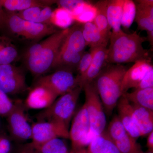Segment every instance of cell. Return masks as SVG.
Masks as SVG:
<instances>
[{
  "label": "cell",
  "instance_id": "21",
  "mask_svg": "<svg viewBox=\"0 0 153 153\" xmlns=\"http://www.w3.org/2000/svg\"><path fill=\"white\" fill-rule=\"evenodd\" d=\"M82 35L86 46L91 48L106 47L109 40L105 38L92 22L82 24Z\"/></svg>",
  "mask_w": 153,
  "mask_h": 153
},
{
  "label": "cell",
  "instance_id": "12",
  "mask_svg": "<svg viewBox=\"0 0 153 153\" xmlns=\"http://www.w3.org/2000/svg\"><path fill=\"white\" fill-rule=\"evenodd\" d=\"M58 97L47 88L35 85L29 92L25 104L30 109L44 110L49 107Z\"/></svg>",
  "mask_w": 153,
  "mask_h": 153
},
{
  "label": "cell",
  "instance_id": "11",
  "mask_svg": "<svg viewBox=\"0 0 153 153\" xmlns=\"http://www.w3.org/2000/svg\"><path fill=\"white\" fill-rule=\"evenodd\" d=\"M151 60H139L127 69L124 76L122 85V92L123 94L129 89L136 87L137 85L151 69H153Z\"/></svg>",
  "mask_w": 153,
  "mask_h": 153
},
{
  "label": "cell",
  "instance_id": "41",
  "mask_svg": "<svg viewBox=\"0 0 153 153\" xmlns=\"http://www.w3.org/2000/svg\"><path fill=\"white\" fill-rule=\"evenodd\" d=\"M147 146L149 149V152H153V131L148 134Z\"/></svg>",
  "mask_w": 153,
  "mask_h": 153
},
{
  "label": "cell",
  "instance_id": "24",
  "mask_svg": "<svg viewBox=\"0 0 153 153\" xmlns=\"http://www.w3.org/2000/svg\"><path fill=\"white\" fill-rule=\"evenodd\" d=\"M123 94L131 104L153 111V88L135 89Z\"/></svg>",
  "mask_w": 153,
  "mask_h": 153
},
{
  "label": "cell",
  "instance_id": "15",
  "mask_svg": "<svg viewBox=\"0 0 153 153\" xmlns=\"http://www.w3.org/2000/svg\"><path fill=\"white\" fill-rule=\"evenodd\" d=\"M86 44L82 30V24H77L69 28V32L60 49L76 53L84 52Z\"/></svg>",
  "mask_w": 153,
  "mask_h": 153
},
{
  "label": "cell",
  "instance_id": "43",
  "mask_svg": "<svg viewBox=\"0 0 153 153\" xmlns=\"http://www.w3.org/2000/svg\"><path fill=\"white\" fill-rule=\"evenodd\" d=\"M69 153H74V152H73V151H71V152H69Z\"/></svg>",
  "mask_w": 153,
  "mask_h": 153
},
{
  "label": "cell",
  "instance_id": "42",
  "mask_svg": "<svg viewBox=\"0 0 153 153\" xmlns=\"http://www.w3.org/2000/svg\"><path fill=\"white\" fill-rule=\"evenodd\" d=\"M20 153H27V152H25V151H23V152H21Z\"/></svg>",
  "mask_w": 153,
  "mask_h": 153
},
{
  "label": "cell",
  "instance_id": "32",
  "mask_svg": "<svg viewBox=\"0 0 153 153\" xmlns=\"http://www.w3.org/2000/svg\"><path fill=\"white\" fill-rule=\"evenodd\" d=\"M88 2L81 0H60L56 1V4L58 7L69 12L73 17L80 14Z\"/></svg>",
  "mask_w": 153,
  "mask_h": 153
},
{
  "label": "cell",
  "instance_id": "16",
  "mask_svg": "<svg viewBox=\"0 0 153 153\" xmlns=\"http://www.w3.org/2000/svg\"><path fill=\"white\" fill-rule=\"evenodd\" d=\"M83 153H121L107 132L94 137Z\"/></svg>",
  "mask_w": 153,
  "mask_h": 153
},
{
  "label": "cell",
  "instance_id": "39",
  "mask_svg": "<svg viewBox=\"0 0 153 153\" xmlns=\"http://www.w3.org/2000/svg\"><path fill=\"white\" fill-rule=\"evenodd\" d=\"M12 149V144L7 137L0 136V153H9Z\"/></svg>",
  "mask_w": 153,
  "mask_h": 153
},
{
  "label": "cell",
  "instance_id": "18",
  "mask_svg": "<svg viewBox=\"0 0 153 153\" xmlns=\"http://www.w3.org/2000/svg\"><path fill=\"white\" fill-rule=\"evenodd\" d=\"M53 11L51 7H35L16 13L25 21L51 25V18Z\"/></svg>",
  "mask_w": 153,
  "mask_h": 153
},
{
  "label": "cell",
  "instance_id": "20",
  "mask_svg": "<svg viewBox=\"0 0 153 153\" xmlns=\"http://www.w3.org/2000/svg\"><path fill=\"white\" fill-rule=\"evenodd\" d=\"M25 152L28 153H69L65 141L57 138L40 145L28 144Z\"/></svg>",
  "mask_w": 153,
  "mask_h": 153
},
{
  "label": "cell",
  "instance_id": "44",
  "mask_svg": "<svg viewBox=\"0 0 153 153\" xmlns=\"http://www.w3.org/2000/svg\"><path fill=\"white\" fill-rule=\"evenodd\" d=\"M146 153H153V152H149H149H146Z\"/></svg>",
  "mask_w": 153,
  "mask_h": 153
},
{
  "label": "cell",
  "instance_id": "31",
  "mask_svg": "<svg viewBox=\"0 0 153 153\" xmlns=\"http://www.w3.org/2000/svg\"><path fill=\"white\" fill-rule=\"evenodd\" d=\"M136 8L134 2L131 0H125L122 16L121 19V26L127 30L130 27L134 21Z\"/></svg>",
  "mask_w": 153,
  "mask_h": 153
},
{
  "label": "cell",
  "instance_id": "9",
  "mask_svg": "<svg viewBox=\"0 0 153 153\" xmlns=\"http://www.w3.org/2000/svg\"><path fill=\"white\" fill-rule=\"evenodd\" d=\"M27 88L22 68L11 64H0V90L7 95L22 93Z\"/></svg>",
  "mask_w": 153,
  "mask_h": 153
},
{
  "label": "cell",
  "instance_id": "5",
  "mask_svg": "<svg viewBox=\"0 0 153 153\" xmlns=\"http://www.w3.org/2000/svg\"><path fill=\"white\" fill-rule=\"evenodd\" d=\"M82 89L85 94L84 104L89 119L91 133L94 137L104 132L106 116L103 105L93 82L85 84Z\"/></svg>",
  "mask_w": 153,
  "mask_h": 153
},
{
  "label": "cell",
  "instance_id": "23",
  "mask_svg": "<svg viewBox=\"0 0 153 153\" xmlns=\"http://www.w3.org/2000/svg\"><path fill=\"white\" fill-rule=\"evenodd\" d=\"M57 31L51 25L24 21L22 37L31 40H36L45 36L51 35Z\"/></svg>",
  "mask_w": 153,
  "mask_h": 153
},
{
  "label": "cell",
  "instance_id": "6",
  "mask_svg": "<svg viewBox=\"0 0 153 153\" xmlns=\"http://www.w3.org/2000/svg\"><path fill=\"white\" fill-rule=\"evenodd\" d=\"M90 134L89 119L84 104L74 116L69 130V139L74 153L83 152L85 150L84 148L91 140L89 138Z\"/></svg>",
  "mask_w": 153,
  "mask_h": 153
},
{
  "label": "cell",
  "instance_id": "13",
  "mask_svg": "<svg viewBox=\"0 0 153 153\" xmlns=\"http://www.w3.org/2000/svg\"><path fill=\"white\" fill-rule=\"evenodd\" d=\"M118 117L128 133L134 139L142 137L135 121L131 103L124 94H123L118 102Z\"/></svg>",
  "mask_w": 153,
  "mask_h": 153
},
{
  "label": "cell",
  "instance_id": "19",
  "mask_svg": "<svg viewBox=\"0 0 153 153\" xmlns=\"http://www.w3.org/2000/svg\"><path fill=\"white\" fill-rule=\"evenodd\" d=\"M3 7L10 13L20 12L35 7H50L56 4L52 0H0Z\"/></svg>",
  "mask_w": 153,
  "mask_h": 153
},
{
  "label": "cell",
  "instance_id": "4",
  "mask_svg": "<svg viewBox=\"0 0 153 153\" xmlns=\"http://www.w3.org/2000/svg\"><path fill=\"white\" fill-rule=\"evenodd\" d=\"M82 88L78 86L60 96L49 107L37 115L38 121H53L62 124L69 128L76 104Z\"/></svg>",
  "mask_w": 153,
  "mask_h": 153
},
{
  "label": "cell",
  "instance_id": "34",
  "mask_svg": "<svg viewBox=\"0 0 153 153\" xmlns=\"http://www.w3.org/2000/svg\"><path fill=\"white\" fill-rule=\"evenodd\" d=\"M96 14V9L94 6L87 3L83 10L77 16L73 17L74 21L79 22V23L84 24L87 22H93Z\"/></svg>",
  "mask_w": 153,
  "mask_h": 153
},
{
  "label": "cell",
  "instance_id": "33",
  "mask_svg": "<svg viewBox=\"0 0 153 153\" xmlns=\"http://www.w3.org/2000/svg\"><path fill=\"white\" fill-rule=\"evenodd\" d=\"M107 133L113 142L128 133L117 115L114 117L110 123Z\"/></svg>",
  "mask_w": 153,
  "mask_h": 153
},
{
  "label": "cell",
  "instance_id": "3",
  "mask_svg": "<svg viewBox=\"0 0 153 153\" xmlns=\"http://www.w3.org/2000/svg\"><path fill=\"white\" fill-rule=\"evenodd\" d=\"M127 68L112 64L102 69L94 80V85L107 113L111 114L122 96V85Z\"/></svg>",
  "mask_w": 153,
  "mask_h": 153
},
{
  "label": "cell",
  "instance_id": "22",
  "mask_svg": "<svg viewBox=\"0 0 153 153\" xmlns=\"http://www.w3.org/2000/svg\"><path fill=\"white\" fill-rule=\"evenodd\" d=\"M125 0L107 1L106 16L112 33L121 30V19Z\"/></svg>",
  "mask_w": 153,
  "mask_h": 153
},
{
  "label": "cell",
  "instance_id": "40",
  "mask_svg": "<svg viewBox=\"0 0 153 153\" xmlns=\"http://www.w3.org/2000/svg\"><path fill=\"white\" fill-rule=\"evenodd\" d=\"M7 13L5 12L4 8L0 3V29L5 27Z\"/></svg>",
  "mask_w": 153,
  "mask_h": 153
},
{
  "label": "cell",
  "instance_id": "36",
  "mask_svg": "<svg viewBox=\"0 0 153 153\" xmlns=\"http://www.w3.org/2000/svg\"><path fill=\"white\" fill-rule=\"evenodd\" d=\"M14 104L8 95L0 90V116L7 117L13 109Z\"/></svg>",
  "mask_w": 153,
  "mask_h": 153
},
{
  "label": "cell",
  "instance_id": "26",
  "mask_svg": "<svg viewBox=\"0 0 153 153\" xmlns=\"http://www.w3.org/2000/svg\"><path fill=\"white\" fill-rule=\"evenodd\" d=\"M107 4V1H99L96 4V14L92 22L105 38L109 40L111 29L106 16Z\"/></svg>",
  "mask_w": 153,
  "mask_h": 153
},
{
  "label": "cell",
  "instance_id": "14",
  "mask_svg": "<svg viewBox=\"0 0 153 153\" xmlns=\"http://www.w3.org/2000/svg\"><path fill=\"white\" fill-rule=\"evenodd\" d=\"M90 49L93 51L92 61L86 74L79 80V86L82 88L85 84L93 82L102 71L107 62L106 47L101 46Z\"/></svg>",
  "mask_w": 153,
  "mask_h": 153
},
{
  "label": "cell",
  "instance_id": "2",
  "mask_svg": "<svg viewBox=\"0 0 153 153\" xmlns=\"http://www.w3.org/2000/svg\"><path fill=\"white\" fill-rule=\"evenodd\" d=\"M146 40V38L140 36L136 32L131 34L124 33L122 30L117 33L111 32L107 62L122 65L139 60H150L149 51L143 46Z\"/></svg>",
  "mask_w": 153,
  "mask_h": 153
},
{
  "label": "cell",
  "instance_id": "1",
  "mask_svg": "<svg viewBox=\"0 0 153 153\" xmlns=\"http://www.w3.org/2000/svg\"><path fill=\"white\" fill-rule=\"evenodd\" d=\"M69 28L57 31L40 43L32 45L25 52V64L32 74L41 76L52 68Z\"/></svg>",
  "mask_w": 153,
  "mask_h": 153
},
{
  "label": "cell",
  "instance_id": "35",
  "mask_svg": "<svg viewBox=\"0 0 153 153\" xmlns=\"http://www.w3.org/2000/svg\"><path fill=\"white\" fill-rule=\"evenodd\" d=\"M93 57V51L90 49L89 52H84L77 67L79 81L84 76L89 68Z\"/></svg>",
  "mask_w": 153,
  "mask_h": 153
},
{
  "label": "cell",
  "instance_id": "10",
  "mask_svg": "<svg viewBox=\"0 0 153 153\" xmlns=\"http://www.w3.org/2000/svg\"><path fill=\"white\" fill-rule=\"evenodd\" d=\"M32 142L33 145H40L60 138H69V130L62 124L53 121H38L32 125Z\"/></svg>",
  "mask_w": 153,
  "mask_h": 153
},
{
  "label": "cell",
  "instance_id": "7",
  "mask_svg": "<svg viewBox=\"0 0 153 153\" xmlns=\"http://www.w3.org/2000/svg\"><path fill=\"white\" fill-rule=\"evenodd\" d=\"M35 85L47 88L59 96L79 86V81L71 70L59 69L52 74L40 77Z\"/></svg>",
  "mask_w": 153,
  "mask_h": 153
},
{
  "label": "cell",
  "instance_id": "25",
  "mask_svg": "<svg viewBox=\"0 0 153 153\" xmlns=\"http://www.w3.org/2000/svg\"><path fill=\"white\" fill-rule=\"evenodd\" d=\"M84 52L76 53L60 49L52 68L70 70L77 68Z\"/></svg>",
  "mask_w": 153,
  "mask_h": 153
},
{
  "label": "cell",
  "instance_id": "17",
  "mask_svg": "<svg viewBox=\"0 0 153 153\" xmlns=\"http://www.w3.org/2000/svg\"><path fill=\"white\" fill-rule=\"evenodd\" d=\"M135 121L142 136L153 131V111L132 104Z\"/></svg>",
  "mask_w": 153,
  "mask_h": 153
},
{
  "label": "cell",
  "instance_id": "38",
  "mask_svg": "<svg viewBox=\"0 0 153 153\" xmlns=\"http://www.w3.org/2000/svg\"><path fill=\"white\" fill-rule=\"evenodd\" d=\"M150 88H153V68L148 72L135 89H144Z\"/></svg>",
  "mask_w": 153,
  "mask_h": 153
},
{
  "label": "cell",
  "instance_id": "28",
  "mask_svg": "<svg viewBox=\"0 0 153 153\" xmlns=\"http://www.w3.org/2000/svg\"><path fill=\"white\" fill-rule=\"evenodd\" d=\"M136 140L127 133L114 142L121 153H143Z\"/></svg>",
  "mask_w": 153,
  "mask_h": 153
},
{
  "label": "cell",
  "instance_id": "37",
  "mask_svg": "<svg viewBox=\"0 0 153 153\" xmlns=\"http://www.w3.org/2000/svg\"><path fill=\"white\" fill-rule=\"evenodd\" d=\"M135 2L137 10L143 12L153 20V0H138Z\"/></svg>",
  "mask_w": 153,
  "mask_h": 153
},
{
  "label": "cell",
  "instance_id": "27",
  "mask_svg": "<svg viewBox=\"0 0 153 153\" xmlns=\"http://www.w3.org/2000/svg\"><path fill=\"white\" fill-rule=\"evenodd\" d=\"M18 52L10 38L0 36V64H11L18 57Z\"/></svg>",
  "mask_w": 153,
  "mask_h": 153
},
{
  "label": "cell",
  "instance_id": "30",
  "mask_svg": "<svg viewBox=\"0 0 153 153\" xmlns=\"http://www.w3.org/2000/svg\"><path fill=\"white\" fill-rule=\"evenodd\" d=\"M135 21L137 25L139 30L146 31L147 34V40L152 47L153 44V20L147 15L136 10Z\"/></svg>",
  "mask_w": 153,
  "mask_h": 153
},
{
  "label": "cell",
  "instance_id": "29",
  "mask_svg": "<svg viewBox=\"0 0 153 153\" xmlns=\"http://www.w3.org/2000/svg\"><path fill=\"white\" fill-rule=\"evenodd\" d=\"M74 21L72 15L65 9L58 7L52 12L51 25L63 28V30L68 28Z\"/></svg>",
  "mask_w": 153,
  "mask_h": 153
},
{
  "label": "cell",
  "instance_id": "8",
  "mask_svg": "<svg viewBox=\"0 0 153 153\" xmlns=\"http://www.w3.org/2000/svg\"><path fill=\"white\" fill-rule=\"evenodd\" d=\"M25 107L22 101H17L7 116L11 135L15 140L21 141L32 139V125L28 122Z\"/></svg>",
  "mask_w": 153,
  "mask_h": 153
}]
</instances>
